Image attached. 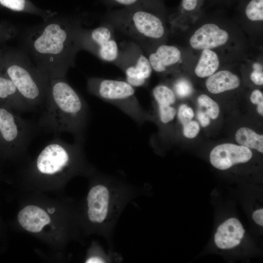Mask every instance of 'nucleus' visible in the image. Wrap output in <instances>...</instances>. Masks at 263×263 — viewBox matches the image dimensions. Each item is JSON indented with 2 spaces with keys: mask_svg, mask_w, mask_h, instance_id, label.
Returning a JSON list of instances; mask_svg holds the SVG:
<instances>
[{
  "mask_svg": "<svg viewBox=\"0 0 263 263\" xmlns=\"http://www.w3.org/2000/svg\"><path fill=\"white\" fill-rule=\"evenodd\" d=\"M236 141L242 146L263 152V135L246 127L240 128L235 134Z\"/></svg>",
  "mask_w": 263,
  "mask_h": 263,
  "instance_id": "obj_19",
  "label": "nucleus"
},
{
  "mask_svg": "<svg viewBox=\"0 0 263 263\" xmlns=\"http://www.w3.org/2000/svg\"><path fill=\"white\" fill-rule=\"evenodd\" d=\"M0 102L22 113L35 111L21 97L12 81L6 75L0 66Z\"/></svg>",
  "mask_w": 263,
  "mask_h": 263,
  "instance_id": "obj_15",
  "label": "nucleus"
},
{
  "mask_svg": "<svg viewBox=\"0 0 263 263\" xmlns=\"http://www.w3.org/2000/svg\"><path fill=\"white\" fill-rule=\"evenodd\" d=\"M250 79L256 85H262L263 84V73L262 71L254 70L250 75Z\"/></svg>",
  "mask_w": 263,
  "mask_h": 263,
  "instance_id": "obj_28",
  "label": "nucleus"
},
{
  "mask_svg": "<svg viewBox=\"0 0 263 263\" xmlns=\"http://www.w3.org/2000/svg\"><path fill=\"white\" fill-rule=\"evenodd\" d=\"M241 83L239 77L227 70L219 71L209 76L206 82L207 90L217 94L238 88Z\"/></svg>",
  "mask_w": 263,
  "mask_h": 263,
  "instance_id": "obj_17",
  "label": "nucleus"
},
{
  "mask_svg": "<svg viewBox=\"0 0 263 263\" xmlns=\"http://www.w3.org/2000/svg\"><path fill=\"white\" fill-rule=\"evenodd\" d=\"M183 126V134L187 138H194L199 132L200 126L198 123L195 121L190 120Z\"/></svg>",
  "mask_w": 263,
  "mask_h": 263,
  "instance_id": "obj_27",
  "label": "nucleus"
},
{
  "mask_svg": "<svg viewBox=\"0 0 263 263\" xmlns=\"http://www.w3.org/2000/svg\"><path fill=\"white\" fill-rule=\"evenodd\" d=\"M197 116L202 126L206 127L209 125L210 119L208 115L202 111H199L197 113Z\"/></svg>",
  "mask_w": 263,
  "mask_h": 263,
  "instance_id": "obj_30",
  "label": "nucleus"
},
{
  "mask_svg": "<svg viewBox=\"0 0 263 263\" xmlns=\"http://www.w3.org/2000/svg\"><path fill=\"white\" fill-rule=\"evenodd\" d=\"M0 4L11 10L19 11H29L33 10L27 4L26 0H0Z\"/></svg>",
  "mask_w": 263,
  "mask_h": 263,
  "instance_id": "obj_24",
  "label": "nucleus"
},
{
  "mask_svg": "<svg viewBox=\"0 0 263 263\" xmlns=\"http://www.w3.org/2000/svg\"><path fill=\"white\" fill-rule=\"evenodd\" d=\"M197 4V0H183L182 7L187 11H191L194 9Z\"/></svg>",
  "mask_w": 263,
  "mask_h": 263,
  "instance_id": "obj_32",
  "label": "nucleus"
},
{
  "mask_svg": "<svg viewBox=\"0 0 263 263\" xmlns=\"http://www.w3.org/2000/svg\"><path fill=\"white\" fill-rule=\"evenodd\" d=\"M219 66L217 54L210 49H204L195 68V73L201 78L208 77L214 74Z\"/></svg>",
  "mask_w": 263,
  "mask_h": 263,
  "instance_id": "obj_18",
  "label": "nucleus"
},
{
  "mask_svg": "<svg viewBox=\"0 0 263 263\" xmlns=\"http://www.w3.org/2000/svg\"><path fill=\"white\" fill-rule=\"evenodd\" d=\"M95 180L86 198L87 219L95 230L111 244L120 215L141 191L114 176L103 174L98 175Z\"/></svg>",
  "mask_w": 263,
  "mask_h": 263,
  "instance_id": "obj_3",
  "label": "nucleus"
},
{
  "mask_svg": "<svg viewBox=\"0 0 263 263\" xmlns=\"http://www.w3.org/2000/svg\"><path fill=\"white\" fill-rule=\"evenodd\" d=\"M194 116L192 109L186 104L181 105L178 110L177 117L182 125L191 120Z\"/></svg>",
  "mask_w": 263,
  "mask_h": 263,
  "instance_id": "obj_25",
  "label": "nucleus"
},
{
  "mask_svg": "<svg viewBox=\"0 0 263 263\" xmlns=\"http://www.w3.org/2000/svg\"><path fill=\"white\" fill-rule=\"evenodd\" d=\"M250 99L254 104L258 105L263 102V95L261 91L259 90H254L250 95Z\"/></svg>",
  "mask_w": 263,
  "mask_h": 263,
  "instance_id": "obj_29",
  "label": "nucleus"
},
{
  "mask_svg": "<svg viewBox=\"0 0 263 263\" xmlns=\"http://www.w3.org/2000/svg\"><path fill=\"white\" fill-rule=\"evenodd\" d=\"M83 143H67L55 136L39 153L35 161L37 172L46 176H54L66 172L84 170Z\"/></svg>",
  "mask_w": 263,
  "mask_h": 263,
  "instance_id": "obj_6",
  "label": "nucleus"
},
{
  "mask_svg": "<svg viewBox=\"0 0 263 263\" xmlns=\"http://www.w3.org/2000/svg\"><path fill=\"white\" fill-rule=\"evenodd\" d=\"M20 225L26 230L37 233L50 224L51 219L47 212L39 207L29 205L25 207L18 214Z\"/></svg>",
  "mask_w": 263,
  "mask_h": 263,
  "instance_id": "obj_16",
  "label": "nucleus"
},
{
  "mask_svg": "<svg viewBox=\"0 0 263 263\" xmlns=\"http://www.w3.org/2000/svg\"><path fill=\"white\" fill-rule=\"evenodd\" d=\"M20 114L8 106H0V149L22 152L38 131L36 123Z\"/></svg>",
  "mask_w": 263,
  "mask_h": 263,
  "instance_id": "obj_9",
  "label": "nucleus"
},
{
  "mask_svg": "<svg viewBox=\"0 0 263 263\" xmlns=\"http://www.w3.org/2000/svg\"><path fill=\"white\" fill-rule=\"evenodd\" d=\"M229 38L228 33L214 23H206L197 30L189 39L190 46L196 50L210 49L225 44Z\"/></svg>",
  "mask_w": 263,
  "mask_h": 263,
  "instance_id": "obj_12",
  "label": "nucleus"
},
{
  "mask_svg": "<svg viewBox=\"0 0 263 263\" xmlns=\"http://www.w3.org/2000/svg\"><path fill=\"white\" fill-rule=\"evenodd\" d=\"M0 66L24 100L34 110L42 108L50 80L25 51H0Z\"/></svg>",
  "mask_w": 263,
  "mask_h": 263,
  "instance_id": "obj_4",
  "label": "nucleus"
},
{
  "mask_svg": "<svg viewBox=\"0 0 263 263\" xmlns=\"http://www.w3.org/2000/svg\"><path fill=\"white\" fill-rule=\"evenodd\" d=\"M75 37L80 50H85L101 60L114 63L119 53V45L114 28L105 22L94 24L84 18H74Z\"/></svg>",
  "mask_w": 263,
  "mask_h": 263,
  "instance_id": "obj_8",
  "label": "nucleus"
},
{
  "mask_svg": "<svg viewBox=\"0 0 263 263\" xmlns=\"http://www.w3.org/2000/svg\"><path fill=\"white\" fill-rule=\"evenodd\" d=\"M245 15L252 21L263 20V0H251L246 7Z\"/></svg>",
  "mask_w": 263,
  "mask_h": 263,
  "instance_id": "obj_22",
  "label": "nucleus"
},
{
  "mask_svg": "<svg viewBox=\"0 0 263 263\" xmlns=\"http://www.w3.org/2000/svg\"><path fill=\"white\" fill-rule=\"evenodd\" d=\"M254 221L260 226L263 225V209L261 208L255 211L252 214Z\"/></svg>",
  "mask_w": 263,
  "mask_h": 263,
  "instance_id": "obj_31",
  "label": "nucleus"
},
{
  "mask_svg": "<svg viewBox=\"0 0 263 263\" xmlns=\"http://www.w3.org/2000/svg\"><path fill=\"white\" fill-rule=\"evenodd\" d=\"M111 3L121 6L129 7L142 6L150 7V0H107Z\"/></svg>",
  "mask_w": 263,
  "mask_h": 263,
  "instance_id": "obj_26",
  "label": "nucleus"
},
{
  "mask_svg": "<svg viewBox=\"0 0 263 263\" xmlns=\"http://www.w3.org/2000/svg\"><path fill=\"white\" fill-rule=\"evenodd\" d=\"M153 70L159 73L166 72L172 66L179 62L180 50L176 46L162 44L148 56Z\"/></svg>",
  "mask_w": 263,
  "mask_h": 263,
  "instance_id": "obj_14",
  "label": "nucleus"
},
{
  "mask_svg": "<svg viewBox=\"0 0 263 263\" xmlns=\"http://www.w3.org/2000/svg\"><path fill=\"white\" fill-rule=\"evenodd\" d=\"M199 106L206 110V113L213 119H216L219 114V107L217 103L206 94L200 95L197 99Z\"/></svg>",
  "mask_w": 263,
  "mask_h": 263,
  "instance_id": "obj_21",
  "label": "nucleus"
},
{
  "mask_svg": "<svg viewBox=\"0 0 263 263\" xmlns=\"http://www.w3.org/2000/svg\"><path fill=\"white\" fill-rule=\"evenodd\" d=\"M245 230L236 218H231L220 225L214 236V241L218 247L221 249H230L241 243Z\"/></svg>",
  "mask_w": 263,
  "mask_h": 263,
  "instance_id": "obj_13",
  "label": "nucleus"
},
{
  "mask_svg": "<svg viewBox=\"0 0 263 263\" xmlns=\"http://www.w3.org/2000/svg\"><path fill=\"white\" fill-rule=\"evenodd\" d=\"M22 49L49 80L66 78L80 51L75 37L74 18L52 14L27 30Z\"/></svg>",
  "mask_w": 263,
  "mask_h": 263,
  "instance_id": "obj_1",
  "label": "nucleus"
},
{
  "mask_svg": "<svg viewBox=\"0 0 263 263\" xmlns=\"http://www.w3.org/2000/svg\"><path fill=\"white\" fill-rule=\"evenodd\" d=\"M104 20L137 44L145 52L150 43L164 37L165 29L161 19L150 7H121L104 16Z\"/></svg>",
  "mask_w": 263,
  "mask_h": 263,
  "instance_id": "obj_5",
  "label": "nucleus"
},
{
  "mask_svg": "<svg viewBox=\"0 0 263 263\" xmlns=\"http://www.w3.org/2000/svg\"><path fill=\"white\" fill-rule=\"evenodd\" d=\"M87 86L91 94L114 105L138 125L150 119L139 103L134 88L126 80L92 77L88 79Z\"/></svg>",
  "mask_w": 263,
  "mask_h": 263,
  "instance_id": "obj_7",
  "label": "nucleus"
},
{
  "mask_svg": "<svg viewBox=\"0 0 263 263\" xmlns=\"http://www.w3.org/2000/svg\"><path fill=\"white\" fill-rule=\"evenodd\" d=\"M154 99L157 105L159 121L165 125L172 122L176 114V110L172 106L176 100Z\"/></svg>",
  "mask_w": 263,
  "mask_h": 263,
  "instance_id": "obj_20",
  "label": "nucleus"
},
{
  "mask_svg": "<svg viewBox=\"0 0 263 263\" xmlns=\"http://www.w3.org/2000/svg\"><path fill=\"white\" fill-rule=\"evenodd\" d=\"M173 89L174 94L181 98L189 95L192 92L190 83L184 78L176 80L173 84Z\"/></svg>",
  "mask_w": 263,
  "mask_h": 263,
  "instance_id": "obj_23",
  "label": "nucleus"
},
{
  "mask_svg": "<svg viewBox=\"0 0 263 263\" xmlns=\"http://www.w3.org/2000/svg\"><path fill=\"white\" fill-rule=\"evenodd\" d=\"M113 64L124 73L126 81L134 88L144 86L152 73L148 57L131 40L120 43L119 55Z\"/></svg>",
  "mask_w": 263,
  "mask_h": 263,
  "instance_id": "obj_10",
  "label": "nucleus"
},
{
  "mask_svg": "<svg viewBox=\"0 0 263 263\" xmlns=\"http://www.w3.org/2000/svg\"><path fill=\"white\" fill-rule=\"evenodd\" d=\"M48 211L50 213H54L55 212V208H50V209H48Z\"/></svg>",
  "mask_w": 263,
  "mask_h": 263,
  "instance_id": "obj_35",
  "label": "nucleus"
},
{
  "mask_svg": "<svg viewBox=\"0 0 263 263\" xmlns=\"http://www.w3.org/2000/svg\"><path fill=\"white\" fill-rule=\"evenodd\" d=\"M252 157L248 148L231 143L220 144L214 147L209 155L212 165L220 170L227 169L233 165L248 162Z\"/></svg>",
  "mask_w": 263,
  "mask_h": 263,
  "instance_id": "obj_11",
  "label": "nucleus"
},
{
  "mask_svg": "<svg viewBox=\"0 0 263 263\" xmlns=\"http://www.w3.org/2000/svg\"><path fill=\"white\" fill-rule=\"evenodd\" d=\"M253 68L254 70H259V71L263 70L262 65L259 63H254V64L253 65Z\"/></svg>",
  "mask_w": 263,
  "mask_h": 263,
  "instance_id": "obj_34",
  "label": "nucleus"
},
{
  "mask_svg": "<svg viewBox=\"0 0 263 263\" xmlns=\"http://www.w3.org/2000/svg\"><path fill=\"white\" fill-rule=\"evenodd\" d=\"M43 112L36 123L38 130L55 136L71 134L84 143L89 117L88 105L66 78L50 80Z\"/></svg>",
  "mask_w": 263,
  "mask_h": 263,
  "instance_id": "obj_2",
  "label": "nucleus"
},
{
  "mask_svg": "<svg viewBox=\"0 0 263 263\" xmlns=\"http://www.w3.org/2000/svg\"><path fill=\"white\" fill-rule=\"evenodd\" d=\"M257 110L259 114L263 115V102L257 105Z\"/></svg>",
  "mask_w": 263,
  "mask_h": 263,
  "instance_id": "obj_33",
  "label": "nucleus"
}]
</instances>
